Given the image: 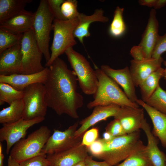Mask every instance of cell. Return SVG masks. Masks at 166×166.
<instances>
[{
  "label": "cell",
  "mask_w": 166,
  "mask_h": 166,
  "mask_svg": "<svg viewBox=\"0 0 166 166\" xmlns=\"http://www.w3.org/2000/svg\"><path fill=\"white\" fill-rule=\"evenodd\" d=\"M48 68L47 77L43 83L48 107L59 115L66 114L74 119L78 118L77 110L83 105L84 99L77 91V80L74 72L59 57Z\"/></svg>",
  "instance_id": "6da1fadb"
},
{
  "label": "cell",
  "mask_w": 166,
  "mask_h": 166,
  "mask_svg": "<svg viewBox=\"0 0 166 166\" xmlns=\"http://www.w3.org/2000/svg\"><path fill=\"white\" fill-rule=\"evenodd\" d=\"M94 70L98 80L96 91L93 95V100L87 105L91 109L98 105L115 104L120 106H129L139 107L136 103L130 101L118 85L107 75L101 69L95 65Z\"/></svg>",
  "instance_id": "7a4b0ae2"
},
{
  "label": "cell",
  "mask_w": 166,
  "mask_h": 166,
  "mask_svg": "<svg viewBox=\"0 0 166 166\" xmlns=\"http://www.w3.org/2000/svg\"><path fill=\"white\" fill-rule=\"evenodd\" d=\"M103 139V151L98 159L106 162L110 166H117L145 145L140 140V130L124 136L113 137L109 140Z\"/></svg>",
  "instance_id": "3957f363"
},
{
  "label": "cell",
  "mask_w": 166,
  "mask_h": 166,
  "mask_svg": "<svg viewBox=\"0 0 166 166\" xmlns=\"http://www.w3.org/2000/svg\"><path fill=\"white\" fill-rule=\"evenodd\" d=\"M78 22V18L66 21L54 19L52 25L53 37L50 48L51 53L46 67H49L57 58L77 44L73 33Z\"/></svg>",
  "instance_id": "277c9868"
},
{
  "label": "cell",
  "mask_w": 166,
  "mask_h": 166,
  "mask_svg": "<svg viewBox=\"0 0 166 166\" xmlns=\"http://www.w3.org/2000/svg\"><path fill=\"white\" fill-rule=\"evenodd\" d=\"M51 131L42 126L28 136L16 143L11 149L9 156L20 163L28 159L41 155L42 149L50 136Z\"/></svg>",
  "instance_id": "5b68a950"
},
{
  "label": "cell",
  "mask_w": 166,
  "mask_h": 166,
  "mask_svg": "<svg viewBox=\"0 0 166 166\" xmlns=\"http://www.w3.org/2000/svg\"><path fill=\"white\" fill-rule=\"evenodd\" d=\"M54 18L47 0H42L37 10L34 13L32 30L38 46L46 63L50 58L49 50L50 33Z\"/></svg>",
  "instance_id": "8992f818"
},
{
  "label": "cell",
  "mask_w": 166,
  "mask_h": 166,
  "mask_svg": "<svg viewBox=\"0 0 166 166\" xmlns=\"http://www.w3.org/2000/svg\"><path fill=\"white\" fill-rule=\"evenodd\" d=\"M65 53L82 92L87 95H93L97 89L98 80L89 62L73 48L68 49Z\"/></svg>",
  "instance_id": "52a82bcc"
},
{
  "label": "cell",
  "mask_w": 166,
  "mask_h": 166,
  "mask_svg": "<svg viewBox=\"0 0 166 166\" xmlns=\"http://www.w3.org/2000/svg\"><path fill=\"white\" fill-rule=\"evenodd\" d=\"M21 45L22 59L20 74H32L43 70L45 68L41 63L43 54L32 29L23 34Z\"/></svg>",
  "instance_id": "ba28073f"
},
{
  "label": "cell",
  "mask_w": 166,
  "mask_h": 166,
  "mask_svg": "<svg viewBox=\"0 0 166 166\" xmlns=\"http://www.w3.org/2000/svg\"><path fill=\"white\" fill-rule=\"evenodd\" d=\"M24 104L23 118L30 120L38 117L45 118L48 107L45 100L43 83H38L27 87L23 91Z\"/></svg>",
  "instance_id": "9c48e42d"
},
{
  "label": "cell",
  "mask_w": 166,
  "mask_h": 166,
  "mask_svg": "<svg viewBox=\"0 0 166 166\" xmlns=\"http://www.w3.org/2000/svg\"><path fill=\"white\" fill-rule=\"evenodd\" d=\"M79 122L77 121L64 131L55 129L42 150L46 155L61 152L81 143L82 136L76 137L75 133Z\"/></svg>",
  "instance_id": "30bf717a"
},
{
  "label": "cell",
  "mask_w": 166,
  "mask_h": 166,
  "mask_svg": "<svg viewBox=\"0 0 166 166\" xmlns=\"http://www.w3.org/2000/svg\"><path fill=\"white\" fill-rule=\"evenodd\" d=\"M45 118L38 117L30 120L23 118L12 123L3 124L0 129V141H6V153L8 154L11 148L16 143L25 138L27 130L34 125L40 123Z\"/></svg>",
  "instance_id": "8fae6325"
},
{
  "label": "cell",
  "mask_w": 166,
  "mask_h": 166,
  "mask_svg": "<svg viewBox=\"0 0 166 166\" xmlns=\"http://www.w3.org/2000/svg\"><path fill=\"white\" fill-rule=\"evenodd\" d=\"M87 147L81 144L69 149L47 155L49 166H74L89 156Z\"/></svg>",
  "instance_id": "7c38bea8"
},
{
  "label": "cell",
  "mask_w": 166,
  "mask_h": 166,
  "mask_svg": "<svg viewBox=\"0 0 166 166\" xmlns=\"http://www.w3.org/2000/svg\"><path fill=\"white\" fill-rule=\"evenodd\" d=\"M100 68L107 75L121 87L130 101L136 103L138 99L136 93L135 86L128 67L117 69L104 65H102Z\"/></svg>",
  "instance_id": "4fadbf2b"
},
{
  "label": "cell",
  "mask_w": 166,
  "mask_h": 166,
  "mask_svg": "<svg viewBox=\"0 0 166 166\" xmlns=\"http://www.w3.org/2000/svg\"><path fill=\"white\" fill-rule=\"evenodd\" d=\"M21 41L0 53V75L20 74L22 59Z\"/></svg>",
  "instance_id": "5bb4252c"
},
{
  "label": "cell",
  "mask_w": 166,
  "mask_h": 166,
  "mask_svg": "<svg viewBox=\"0 0 166 166\" xmlns=\"http://www.w3.org/2000/svg\"><path fill=\"white\" fill-rule=\"evenodd\" d=\"M121 106L115 104L106 105H98L94 108L92 113L79 122L80 127L76 131V137L83 136L87 130L97 123L105 121L111 117L116 115Z\"/></svg>",
  "instance_id": "9a60e30c"
},
{
  "label": "cell",
  "mask_w": 166,
  "mask_h": 166,
  "mask_svg": "<svg viewBox=\"0 0 166 166\" xmlns=\"http://www.w3.org/2000/svg\"><path fill=\"white\" fill-rule=\"evenodd\" d=\"M114 118L118 120L127 134L140 130L145 118L143 108L121 106Z\"/></svg>",
  "instance_id": "2e32d148"
},
{
  "label": "cell",
  "mask_w": 166,
  "mask_h": 166,
  "mask_svg": "<svg viewBox=\"0 0 166 166\" xmlns=\"http://www.w3.org/2000/svg\"><path fill=\"white\" fill-rule=\"evenodd\" d=\"M163 61L162 57L158 59L151 57L140 61L132 60L129 69L135 86H138L144 79L160 68Z\"/></svg>",
  "instance_id": "e0dca14e"
},
{
  "label": "cell",
  "mask_w": 166,
  "mask_h": 166,
  "mask_svg": "<svg viewBox=\"0 0 166 166\" xmlns=\"http://www.w3.org/2000/svg\"><path fill=\"white\" fill-rule=\"evenodd\" d=\"M48 72V68L45 67L43 70L32 74L0 75V83L8 84L18 90L23 91L27 87L32 84L43 83L47 79Z\"/></svg>",
  "instance_id": "ac0fdd59"
},
{
  "label": "cell",
  "mask_w": 166,
  "mask_h": 166,
  "mask_svg": "<svg viewBox=\"0 0 166 166\" xmlns=\"http://www.w3.org/2000/svg\"><path fill=\"white\" fill-rule=\"evenodd\" d=\"M155 10L151 9L147 26L138 45L142 48L146 58L151 57L153 48L160 36L158 22Z\"/></svg>",
  "instance_id": "d6986e66"
},
{
  "label": "cell",
  "mask_w": 166,
  "mask_h": 166,
  "mask_svg": "<svg viewBox=\"0 0 166 166\" xmlns=\"http://www.w3.org/2000/svg\"><path fill=\"white\" fill-rule=\"evenodd\" d=\"M140 129L145 133L147 140V153L153 166H165L166 155L159 148V139L154 136L149 124L144 118Z\"/></svg>",
  "instance_id": "ffe728a7"
},
{
  "label": "cell",
  "mask_w": 166,
  "mask_h": 166,
  "mask_svg": "<svg viewBox=\"0 0 166 166\" xmlns=\"http://www.w3.org/2000/svg\"><path fill=\"white\" fill-rule=\"evenodd\" d=\"M136 103L146 111L153 125L152 133L166 148V114L162 113L147 105L141 99H138Z\"/></svg>",
  "instance_id": "44dd1931"
},
{
  "label": "cell",
  "mask_w": 166,
  "mask_h": 166,
  "mask_svg": "<svg viewBox=\"0 0 166 166\" xmlns=\"http://www.w3.org/2000/svg\"><path fill=\"white\" fill-rule=\"evenodd\" d=\"M34 13L25 10L0 23V28L23 34L32 29Z\"/></svg>",
  "instance_id": "7402d4cb"
},
{
  "label": "cell",
  "mask_w": 166,
  "mask_h": 166,
  "mask_svg": "<svg viewBox=\"0 0 166 166\" xmlns=\"http://www.w3.org/2000/svg\"><path fill=\"white\" fill-rule=\"evenodd\" d=\"M104 13L102 9H96L93 14L90 15L79 13L77 17L79 22L73 33L75 38L83 44L84 38L90 35L89 28L92 23L94 22L105 23L109 21V18L104 15Z\"/></svg>",
  "instance_id": "603a6c76"
},
{
  "label": "cell",
  "mask_w": 166,
  "mask_h": 166,
  "mask_svg": "<svg viewBox=\"0 0 166 166\" xmlns=\"http://www.w3.org/2000/svg\"><path fill=\"white\" fill-rule=\"evenodd\" d=\"M32 0H0V23L25 10Z\"/></svg>",
  "instance_id": "cb8c5ba5"
},
{
  "label": "cell",
  "mask_w": 166,
  "mask_h": 166,
  "mask_svg": "<svg viewBox=\"0 0 166 166\" xmlns=\"http://www.w3.org/2000/svg\"><path fill=\"white\" fill-rule=\"evenodd\" d=\"M164 69L161 67L144 79L139 85L141 100L146 102L159 85L160 79L163 77Z\"/></svg>",
  "instance_id": "d4e9b609"
},
{
  "label": "cell",
  "mask_w": 166,
  "mask_h": 166,
  "mask_svg": "<svg viewBox=\"0 0 166 166\" xmlns=\"http://www.w3.org/2000/svg\"><path fill=\"white\" fill-rule=\"evenodd\" d=\"M24 104L23 99L16 100L0 111V123L4 124L16 122L23 118Z\"/></svg>",
  "instance_id": "484cf974"
},
{
  "label": "cell",
  "mask_w": 166,
  "mask_h": 166,
  "mask_svg": "<svg viewBox=\"0 0 166 166\" xmlns=\"http://www.w3.org/2000/svg\"><path fill=\"white\" fill-rule=\"evenodd\" d=\"M117 166H153L148 156L144 145L132 154Z\"/></svg>",
  "instance_id": "4316f807"
},
{
  "label": "cell",
  "mask_w": 166,
  "mask_h": 166,
  "mask_svg": "<svg viewBox=\"0 0 166 166\" xmlns=\"http://www.w3.org/2000/svg\"><path fill=\"white\" fill-rule=\"evenodd\" d=\"M123 8L117 6L114 11L113 20L110 25L109 32L111 36L118 38L124 33L126 25L123 18Z\"/></svg>",
  "instance_id": "83f0119b"
},
{
  "label": "cell",
  "mask_w": 166,
  "mask_h": 166,
  "mask_svg": "<svg viewBox=\"0 0 166 166\" xmlns=\"http://www.w3.org/2000/svg\"><path fill=\"white\" fill-rule=\"evenodd\" d=\"M23 91L18 90L10 85L0 83V105L5 103L9 105L14 101L22 99L23 96Z\"/></svg>",
  "instance_id": "f1b7e54d"
},
{
  "label": "cell",
  "mask_w": 166,
  "mask_h": 166,
  "mask_svg": "<svg viewBox=\"0 0 166 166\" xmlns=\"http://www.w3.org/2000/svg\"><path fill=\"white\" fill-rule=\"evenodd\" d=\"M145 103L156 110L166 114V91L160 85Z\"/></svg>",
  "instance_id": "f546056e"
},
{
  "label": "cell",
  "mask_w": 166,
  "mask_h": 166,
  "mask_svg": "<svg viewBox=\"0 0 166 166\" xmlns=\"http://www.w3.org/2000/svg\"><path fill=\"white\" fill-rule=\"evenodd\" d=\"M23 34H15L0 28V53L20 42Z\"/></svg>",
  "instance_id": "4dcf8cb0"
},
{
  "label": "cell",
  "mask_w": 166,
  "mask_h": 166,
  "mask_svg": "<svg viewBox=\"0 0 166 166\" xmlns=\"http://www.w3.org/2000/svg\"><path fill=\"white\" fill-rule=\"evenodd\" d=\"M78 2L76 0H65L61 6L62 13L69 20L77 18L79 13L77 9Z\"/></svg>",
  "instance_id": "1f68e13d"
},
{
  "label": "cell",
  "mask_w": 166,
  "mask_h": 166,
  "mask_svg": "<svg viewBox=\"0 0 166 166\" xmlns=\"http://www.w3.org/2000/svg\"><path fill=\"white\" fill-rule=\"evenodd\" d=\"M105 130V132L109 133L113 137L127 134L119 121L115 119H114L107 124Z\"/></svg>",
  "instance_id": "d6a6232c"
},
{
  "label": "cell",
  "mask_w": 166,
  "mask_h": 166,
  "mask_svg": "<svg viewBox=\"0 0 166 166\" xmlns=\"http://www.w3.org/2000/svg\"><path fill=\"white\" fill-rule=\"evenodd\" d=\"M44 154L28 159L19 163L20 166H49V162Z\"/></svg>",
  "instance_id": "836d02e7"
},
{
  "label": "cell",
  "mask_w": 166,
  "mask_h": 166,
  "mask_svg": "<svg viewBox=\"0 0 166 166\" xmlns=\"http://www.w3.org/2000/svg\"><path fill=\"white\" fill-rule=\"evenodd\" d=\"M166 51V33L159 36L152 54L151 57L158 59L161 57V55Z\"/></svg>",
  "instance_id": "e575fe53"
},
{
  "label": "cell",
  "mask_w": 166,
  "mask_h": 166,
  "mask_svg": "<svg viewBox=\"0 0 166 166\" xmlns=\"http://www.w3.org/2000/svg\"><path fill=\"white\" fill-rule=\"evenodd\" d=\"M64 0H47L50 9L55 19L66 21L67 20L63 15L61 6Z\"/></svg>",
  "instance_id": "d590c367"
},
{
  "label": "cell",
  "mask_w": 166,
  "mask_h": 166,
  "mask_svg": "<svg viewBox=\"0 0 166 166\" xmlns=\"http://www.w3.org/2000/svg\"><path fill=\"white\" fill-rule=\"evenodd\" d=\"M98 128H92L84 133L81 144L87 148L88 147L98 138Z\"/></svg>",
  "instance_id": "8d00e7d4"
},
{
  "label": "cell",
  "mask_w": 166,
  "mask_h": 166,
  "mask_svg": "<svg viewBox=\"0 0 166 166\" xmlns=\"http://www.w3.org/2000/svg\"><path fill=\"white\" fill-rule=\"evenodd\" d=\"M89 152L93 156L99 157L102 154L104 148V140L103 138H98L90 146L87 148Z\"/></svg>",
  "instance_id": "74e56055"
},
{
  "label": "cell",
  "mask_w": 166,
  "mask_h": 166,
  "mask_svg": "<svg viewBox=\"0 0 166 166\" xmlns=\"http://www.w3.org/2000/svg\"><path fill=\"white\" fill-rule=\"evenodd\" d=\"M130 54L133 60L140 61L146 58H145L143 50L139 45L133 46L130 50Z\"/></svg>",
  "instance_id": "f35d334b"
},
{
  "label": "cell",
  "mask_w": 166,
  "mask_h": 166,
  "mask_svg": "<svg viewBox=\"0 0 166 166\" xmlns=\"http://www.w3.org/2000/svg\"><path fill=\"white\" fill-rule=\"evenodd\" d=\"M86 166H110L106 162H99L93 160L92 156H88L85 160Z\"/></svg>",
  "instance_id": "ab89813d"
},
{
  "label": "cell",
  "mask_w": 166,
  "mask_h": 166,
  "mask_svg": "<svg viewBox=\"0 0 166 166\" xmlns=\"http://www.w3.org/2000/svg\"><path fill=\"white\" fill-rule=\"evenodd\" d=\"M156 0H139L138 2L142 6H146L148 7L154 6Z\"/></svg>",
  "instance_id": "60d3db41"
},
{
  "label": "cell",
  "mask_w": 166,
  "mask_h": 166,
  "mask_svg": "<svg viewBox=\"0 0 166 166\" xmlns=\"http://www.w3.org/2000/svg\"><path fill=\"white\" fill-rule=\"evenodd\" d=\"M166 5V0H156L155 4L153 6L155 10L160 9Z\"/></svg>",
  "instance_id": "b9f144b4"
},
{
  "label": "cell",
  "mask_w": 166,
  "mask_h": 166,
  "mask_svg": "<svg viewBox=\"0 0 166 166\" xmlns=\"http://www.w3.org/2000/svg\"><path fill=\"white\" fill-rule=\"evenodd\" d=\"M7 166H20V165L19 163L9 156L8 159Z\"/></svg>",
  "instance_id": "7bdbcfd3"
},
{
  "label": "cell",
  "mask_w": 166,
  "mask_h": 166,
  "mask_svg": "<svg viewBox=\"0 0 166 166\" xmlns=\"http://www.w3.org/2000/svg\"><path fill=\"white\" fill-rule=\"evenodd\" d=\"M4 156L2 152V146L1 142H0V166H3Z\"/></svg>",
  "instance_id": "ee69618b"
},
{
  "label": "cell",
  "mask_w": 166,
  "mask_h": 166,
  "mask_svg": "<svg viewBox=\"0 0 166 166\" xmlns=\"http://www.w3.org/2000/svg\"><path fill=\"white\" fill-rule=\"evenodd\" d=\"M74 166H86L85 160L78 163Z\"/></svg>",
  "instance_id": "f6af8a7d"
},
{
  "label": "cell",
  "mask_w": 166,
  "mask_h": 166,
  "mask_svg": "<svg viewBox=\"0 0 166 166\" xmlns=\"http://www.w3.org/2000/svg\"><path fill=\"white\" fill-rule=\"evenodd\" d=\"M164 64L166 66V68L164 69L163 77L166 80V61H164Z\"/></svg>",
  "instance_id": "bcb514c9"
},
{
  "label": "cell",
  "mask_w": 166,
  "mask_h": 166,
  "mask_svg": "<svg viewBox=\"0 0 166 166\" xmlns=\"http://www.w3.org/2000/svg\"><path fill=\"white\" fill-rule=\"evenodd\" d=\"M165 166H166V164H165Z\"/></svg>",
  "instance_id": "7dc6e473"
}]
</instances>
